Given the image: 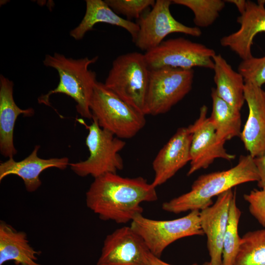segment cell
<instances>
[{
    "instance_id": "22",
    "label": "cell",
    "mask_w": 265,
    "mask_h": 265,
    "mask_svg": "<svg viewBox=\"0 0 265 265\" xmlns=\"http://www.w3.org/2000/svg\"><path fill=\"white\" fill-rule=\"evenodd\" d=\"M212 111L209 119L215 129L219 141L225 142L241 134L240 110L221 99L214 88L211 90Z\"/></svg>"
},
{
    "instance_id": "21",
    "label": "cell",
    "mask_w": 265,
    "mask_h": 265,
    "mask_svg": "<svg viewBox=\"0 0 265 265\" xmlns=\"http://www.w3.org/2000/svg\"><path fill=\"white\" fill-rule=\"evenodd\" d=\"M213 80L217 95L234 108L240 110L245 101V81L242 75L233 70L220 54L213 57Z\"/></svg>"
},
{
    "instance_id": "4",
    "label": "cell",
    "mask_w": 265,
    "mask_h": 265,
    "mask_svg": "<svg viewBox=\"0 0 265 265\" xmlns=\"http://www.w3.org/2000/svg\"><path fill=\"white\" fill-rule=\"evenodd\" d=\"M92 119L102 129L120 139L135 136L145 126V115L124 102L107 88L97 82L90 103Z\"/></svg>"
},
{
    "instance_id": "10",
    "label": "cell",
    "mask_w": 265,
    "mask_h": 265,
    "mask_svg": "<svg viewBox=\"0 0 265 265\" xmlns=\"http://www.w3.org/2000/svg\"><path fill=\"white\" fill-rule=\"evenodd\" d=\"M170 0H157L150 11L137 20L139 31L133 42L141 51H149L161 44L166 36L182 33L194 37L202 34L200 28L189 26L176 20L170 12Z\"/></svg>"
},
{
    "instance_id": "2",
    "label": "cell",
    "mask_w": 265,
    "mask_h": 265,
    "mask_svg": "<svg viewBox=\"0 0 265 265\" xmlns=\"http://www.w3.org/2000/svg\"><path fill=\"white\" fill-rule=\"evenodd\" d=\"M259 180L254 158L249 154L241 155L237 164L228 170L200 176L194 181L189 191L163 203L162 208L174 213L200 211L213 204V197L237 186L258 182Z\"/></svg>"
},
{
    "instance_id": "28",
    "label": "cell",
    "mask_w": 265,
    "mask_h": 265,
    "mask_svg": "<svg viewBox=\"0 0 265 265\" xmlns=\"http://www.w3.org/2000/svg\"><path fill=\"white\" fill-rule=\"evenodd\" d=\"M243 198L248 204L251 214L265 228V187L254 189L244 194Z\"/></svg>"
},
{
    "instance_id": "19",
    "label": "cell",
    "mask_w": 265,
    "mask_h": 265,
    "mask_svg": "<svg viewBox=\"0 0 265 265\" xmlns=\"http://www.w3.org/2000/svg\"><path fill=\"white\" fill-rule=\"evenodd\" d=\"M86 11L80 23L70 32L76 40H81L88 31L98 23H106L126 29L131 34L132 41L135 40L139 26L137 23L121 17L102 0H86Z\"/></svg>"
},
{
    "instance_id": "29",
    "label": "cell",
    "mask_w": 265,
    "mask_h": 265,
    "mask_svg": "<svg viewBox=\"0 0 265 265\" xmlns=\"http://www.w3.org/2000/svg\"><path fill=\"white\" fill-rule=\"evenodd\" d=\"M254 161L259 177L257 185L260 188L265 187V154L254 158Z\"/></svg>"
},
{
    "instance_id": "7",
    "label": "cell",
    "mask_w": 265,
    "mask_h": 265,
    "mask_svg": "<svg viewBox=\"0 0 265 265\" xmlns=\"http://www.w3.org/2000/svg\"><path fill=\"white\" fill-rule=\"evenodd\" d=\"M200 211L193 210L185 216L168 220H158L139 214L130 227L143 239L150 252L160 258L165 249L183 238L204 235L200 220Z\"/></svg>"
},
{
    "instance_id": "16",
    "label": "cell",
    "mask_w": 265,
    "mask_h": 265,
    "mask_svg": "<svg viewBox=\"0 0 265 265\" xmlns=\"http://www.w3.org/2000/svg\"><path fill=\"white\" fill-rule=\"evenodd\" d=\"M191 137L188 127L180 128L159 150L152 162L154 186L164 184L190 162Z\"/></svg>"
},
{
    "instance_id": "31",
    "label": "cell",
    "mask_w": 265,
    "mask_h": 265,
    "mask_svg": "<svg viewBox=\"0 0 265 265\" xmlns=\"http://www.w3.org/2000/svg\"><path fill=\"white\" fill-rule=\"evenodd\" d=\"M227 2L234 4L237 8L238 10L242 14L245 10L246 0H225Z\"/></svg>"
},
{
    "instance_id": "23",
    "label": "cell",
    "mask_w": 265,
    "mask_h": 265,
    "mask_svg": "<svg viewBox=\"0 0 265 265\" xmlns=\"http://www.w3.org/2000/svg\"><path fill=\"white\" fill-rule=\"evenodd\" d=\"M233 265H265V228L249 231L240 237Z\"/></svg>"
},
{
    "instance_id": "1",
    "label": "cell",
    "mask_w": 265,
    "mask_h": 265,
    "mask_svg": "<svg viewBox=\"0 0 265 265\" xmlns=\"http://www.w3.org/2000/svg\"><path fill=\"white\" fill-rule=\"evenodd\" d=\"M156 188L142 177L106 173L94 178L86 193V204L102 220L125 224L142 214V203L157 200Z\"/></svg>"
},
{
    "instance_id": "25",
    "label": "cell",
    "mask_w": 265,
    "mask_h": 265,
    "mask_svg": "<svg viewBox=\"0 0 265 265\" xmlns=\"http://www.w3.org/2000/svg\"><path fill=\"white\" fill-rule=\"evenodd\" d=\"M172 3L185 6L194 14L193 22L196 27H206L217 19L225 6L222 0H173Z\"/></svg>"
},
{
    "instance_id": "14",
    "label": "cell",
    "mask_w": 265,
    "mask_h": 265,
    "mask_svg": "<svg viewBox=\"0 0 265 265\" xmlns=\"http://www.w3.org/2000/svg\"><path fill=\"white\" fill-rule=\"evenodd\" d=\"M244 97L249 113L240 137L245 149L254 158L265 154V91L245 82Z\"/></svg>"
},
{
    "instance_id": "15",
    "label": "cell",
    "mask_w": 265,
    "mask_h": 265,
    "mask_svg": "<svg viewBox=\"0 0 265 265\" xmlns=\"http://www.w3.org/2000/svg\"><path fill=\"white\" fill-rule=\"evenodd\" d=\"M265 0L257 2L246 0L245 11L237 18L239 28L235 32L223 36L220 44L235 53L242 60L253 56L251 48L256 35L265 32Z\"/></svg>"
},
{
    "instance_id": "27",
    "label": "cell",
    "mask_w": 265,
    "mask_h": 265,
    "mask_svg": "<svg viewBox=\"0 0 265 265\" xmlns=\"http://www.w3.org/2000/svg\"><path fill=\"white\" fill-rule=\"evenodd\" d=\"M238 72L245 82L262 87L265 84V55L242 60L238 66Z\"/></svg>"
},
{
    "instance_id": "13",
    "label": "cell",
    "mask_w": 265,
    "mask_h": 265,
    "mask_svg": "<svg viewBox=\"0 0 265 265\" xmlns=\"http://www.w3.org/2000/svg\"><path fill=\"white\" fill-rule=\"evenodd\" d=\"M232 189L217 196L214 203L200 211L201 228L207 237L211 265H222L223 240L232 199L236 192Z\"/></svg>"
},
{
    "instance_id": "9",
    "label": "cell",
    "mask_w": 265,
    "mask_h": 265,
    "mask_svg": "<svg viewBox=\"0 0 265 265\" xmlns=\"http://www.w3.org/2000/svg\"><path fill=\"white\" fill-rule=\"evenodd\" d=\"M144 54L150 70L161 68L190 70L194 67L213 70L216 53L202 44L178 37L164 40Z\"/></svg>"
},
{
    "instance_id": "20",
    "label": "cell",
    "mask_w": 265,
    "mask_h": 265,
    "mask_svg": "<svg viewBox=\"0 0 265 265\" xmlns=\"http://www.w3.org/2000/svg\"><path fill=\"white\" fill-rule=\"evenodd\" d=\"M41 253L30 245L25 232L0 220V265L9 261H13L16 265H42L36 262L37 255Z\"/></svg>"
},
{
    "instance_id": "11",
    "label": "cell",
    "mask_w": 265,
    "mask_h": 265,
    "mask_svg": "<svg viewBox=\"0 0 265 265\" xmlns=\"http://www.w3.org/2000/svg\"><path fill=\"white\" fill-rule=\"evenodd\" d=\"M207 112L208 107L203 105L200 108L198 118L188 127L192 137L187 176L208 168L216 159L231 161L236 158V155L228 153L224 143L217 139L215 129L207 117Z\"/></svg>"
},
{
    "instance_id": "8",
    "label": "cell",
    "mask_w": 265,
    "mask_h": 265,
    "mask_svg": "<svg viewBox=\"0 0 265 265\" xmlns=\"http://www.w3.org/2000/svg\"><path fill=\"white\" fill-rule=\"evenodd\" d=\"M193 79V69L150 70L143 113L155 116L167 112L190 91Z\"/></svg>"
},
{
    "instance_id": "12",
    "label": "cell",
    "mask_w": 265,
    "mask_h": 265,
    "mask_svg": "<svg viewBox=\"0 0 265 265\" xmlns=\"http://www.w3.org/2000/svg\"><path fill=\"white\" fill-rule=\"evenodd\" d=\"M150 251L130 226H123L105 238L97 265H150Z\"/></svg>"
},
{
    "instance_id": "3",
    "label": "cell",
    "mask_w": 265,
    "mask_h": 265,
    "mask_svg": "<svg viewBox=\"0 0 265 265\" xmlns=\"http://www.w3.org/2000/svg\"><path fill=\"white\" fill-rule=\"evenodd\" d=\"M98 59L97 56L91 59L87 57L74 59L58 53L46 54L43 64L57 71L59 81L56 88L38 98V103L50 106L52 95L64 94L75 101L76 110L82 117L91 119L90 103L98 81L96 73L89 69V66Z\"/></svg>"
},
{
    "instance_id": "18",
    "label": "cell",
    "mask_w": 265,
    "mask_h": 265,
    "mask_svg": "<svg viewBox=\"0 0 265 265\" xmlns=\"http://www.w3.org/2000/svg\"><path fill=\"white\" fill-rule=\"evenodd\" d=\"M14 83L12 81L0 76V151L5 158H13L17 153L13 140L14 130L19 115L31 117L34 114L32 107L20 108L13 98Z\"/></svg>"
},
{
    "instance_id": "32",
    "label": "cell",
    "mask_w": 265,
    "mask_h": 265,
    "mask_svg": "<svg viewBox=\"0 0 265 265\" xmlns=\"http://www.w3.org/2000/svg\"><path fill=\"white\" fill-rule=\"evenodd\" d=\"M202 265H211L210 262H206L203 264Z\"/></svg>"
},
{
    "instance_id": "26",
    "label": "cell",
    "mask_w": 265,
    "mask_h": 265,
    "mask_svg": "<svg viewBox=\"0 0 265 265\" xmlns=\"http://www.w3.org/2000/svg\"><path fill=\"white\" fill-rule=\"evenodd\" d=\"M107 5L118 15L122 14L127 20L139 19L150 7L155 4L154 0H105Z\"/></svg>"
},
{
    "instance_id": "24",
    "label": "cell",
    "mask_w": 265,
    "mask_h": 265,
    "mask_svg": "<svg viewBox=\"0 0 265 265\" xmlns=\"http://www.w3.org/2000/svg\"><path fill=\"white\" fill-rule=\"evenodd\" d=\"M241 211L237 204L236 192L231 202L224 237L222 265H233L238 252L240 239L238 233V226Z\"/></svg>"
},
{
    "instance_id": "17",
    "label": "cell",
    "mask_w": 265,
    "mask_h": 265,
    "mask_svg": "<svg viewBox=\"0 0 265 265\" xmlns=\"http://www.w3.org/2000/svg\"><path fill=\"white\" fill-rule=\"evenodd\" d=\"M39 145H36L31 153L24 159L16 161L8 159L0 163V181L10 175L20 177L24 181L26 189L29 192L37 190L42 185L40 174L45 169L55 167L66 169L69 165L67 157L44 159L38 156Z\"/></svg>"
},
{
    "instance_id": "6",
    "label": "cell",
    "mask_w": 265,
    "mask_h": 265,
    "mask_svg": "<svg viewBox=\"0 0 265 265\" xmlns=\"http://www.w3.org/2000/svg\"><path fill=\"white\" fill-rule=\"evenodd\" d=\"M88 133L85 144L89 152L85 160L70 163L71 170L81 177L96 178L106 173H117L124 167L119 154L126 143L110 132L101 128L96 120L87 126Z\"/></svg>"
},
{
    "instance_id": "30",
    "label": "cell",
    "mask_w": 265,
    "mask_h": 265,
    "mask_svg": "<svg viewBox=\"0 0 265 265\" xmlns=\"http://www.w3.org/2000/svg\"><path fill=\"white\" fill-rule=\"evenodd\" d=\"M149 260L150 265H173L165 262L161 260L160 258L157 257L150 252ZM190 265H199L197 263H193Z\"/></svg>"
},
{
    "instance_id": "5",
    "label": "cell",
    "mask_w": 265,
    "mask_h": 265,
    "mask_svg": "<svg viewBox=\"0 0 265 265\" xmlns=\"http://www.w3.org/2000/svg\"><path fill=\"white\" fill-rule=\"evenodd\" d=\"M150 71L144 53H128L113 60L104 84L124 102L143 113Z\"/></svg>"
}]
</instances>
